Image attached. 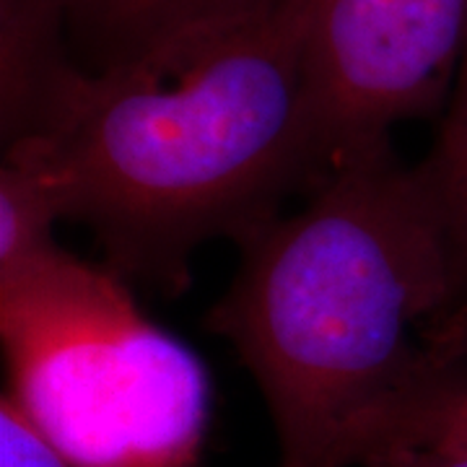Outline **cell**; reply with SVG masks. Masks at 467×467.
Segmentation results:
<instances>
[{"mask_svg": "<svg viewBox=\"0 0 467 467\" xmlns=\"http://www.w3.org/2000/svg\"><path fill=\"white\" fill-rule=\"evenodd\" d=\"M8 398L76 467H198L211 384L130 281L57 242L0 265Z\"/></svg>", "mask_w": 467, "mask_h": 467, "instance_id": "3", "label": "cell"}, {"mask_svg": "<svg viewBox=\"0 0 467 467\" xmlns=\"http://www.w3.org/2000/svg\"><path fill=\"white\" fill-rule=\"evenodd\" d=\"M416 167L450 236L467 296V50L434 146Z\"/></svg>", "mask_w": 467, "mask_h": 467, "instance_id": "7", "label": "cell"}, {"mask_svg": "<svg viewBox=\"0 0 467 467\" xmlns=\"http://www.w3.org/2000/svg\"><path fill=\"white\" fill-rule=\"evenodd\" d=\"M0 467H76L57 451L16 402L0 398Z\"/></svg>", "mask_w": 467, "mask_h": 467, "instance_id": "8", "label": "cell"}, {"mask_svg": "<svg viewBox=\"0 0 467 467\" xmlns=\"http://www.w3.org/2000/svg\"><path fill=\"white\" fill-rule=\"evenodd\" d=\"M467 50V0H312L304 86L322 182L444 112Z\"/></svg>", "mask_w": 467, "mask_h": 467, "instance_id": "4", "label": "cell"}, {"mask_svg": "<svg viewBox=\"0 0 467 467\" xmlns=\"http://www.w3.org/2000/svg\"><path fill=\"white\" fill-rule=\"evenodd\" d=\"M312 0L190 32L84 73L45 133L5 146L107 265L161 294L213 239L242 244L322 184L304 86Z\"/></svg>", "mask_w": 467, "mask_h": 467, "instance_id": "2", "label": "cell"}, {"mask_svg": "<svg viewBox=\"0 0 467 467\" xmlns=\"http://www.w3.org/2000/svg\"><path fill=\"white\" fill-rule=\"evenodd\" d=\"M284 0H63L70 52L86 73L128 66L190 32L254 16Z\"/></svg>", "mask_w": 467, "mask_h": 467, "instance_id": "6", "label": "cell"}, {"mask_svg": "<svg viewBox=\"0 0 467 467\" xmlns=\"http://www.w3.org/2000/svg\"><path fill=\"white\" fill-rule=\"evenodd\" d=\"M208 312L265 398L281 467H371L467 368V296L418 167L333 171L239 244Z\"/></svg>", "mask_w": 467, "mask_h": 467, "instance_id": "1", "label": "cell"}, {"mask_svg": "<svg viewBox=\"0 0 467 467\" xmlns=\"http://www.w3.org/2000/svg\"><path fill=\"white\" fill-rule=\"evenodd\" d=\"M426 441H444V444L467 447V368L460 371L441 389V395L436 398L431 410L420 420L418 431L405 447L426 444Z\"/></svg>", "mask_w": 467, "mask_h": 467, "instance_id": "9", "label": "cell"}, {"mask_svg": "<svg viewBox=\"0 0 467 467\" xmlns=\"http://www.w3.org/2000/svg\"><path fill=\"white\" fill-rule=\"evenodd\" d=\"M371 467H467V447L426 441L389 451Z\"/></svg>", "mask_w": 467, "mask_h": 467, "instance_id": "10", "label": "cell"}, {"mask_svg": "<svg viewBox=\"0 0 467 467\" xmlns=\"http://www.w3.org/2000/svg\"><path fill=\"white\" fill-rule=\"evenodd\" d=\"M86 70L67 42L63 0H0L3 143L47 130Z\"/></svg>", "mask_w": 467, "mask_h": 467, "instance_id": "5", "label": "cell"}]
</instances>
